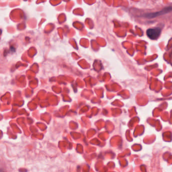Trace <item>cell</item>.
I'll use <instances>...</instances> for the list:
<instances>
[{"label":"cell","instance_id":"6da1fadb","mask_svg":"<svg viewBox=\"0 0 172 172\" xmlns=\"http://www.w3.org/2000/svg\"><path fill=\"white\" fill-rule=\"evenodd\" d=\"M172 10V7H168L164 8L163 10L160 11L159 12H155V13H149L144 15V16L148 18H153L154 17H158L159 16L163 15L167 13H169Z\"/></svg>","mask_w":172,"mask_h":172},{"label":"cell","instance_id":"7a4b0ae2","mask_svg":"<svg viewBox=\"0 0 172 172\" xmlns=\"http://www.w3.org/2000/svg\"><path fill=\"white\" fill-rule=\"evenodd\" d=\"M161 33V30L159 27L155 29H149L146 31L147 35L151 39H156L159 37Z\"/></svg>","mask_w":172,"mask_h":172}]
</instances>
